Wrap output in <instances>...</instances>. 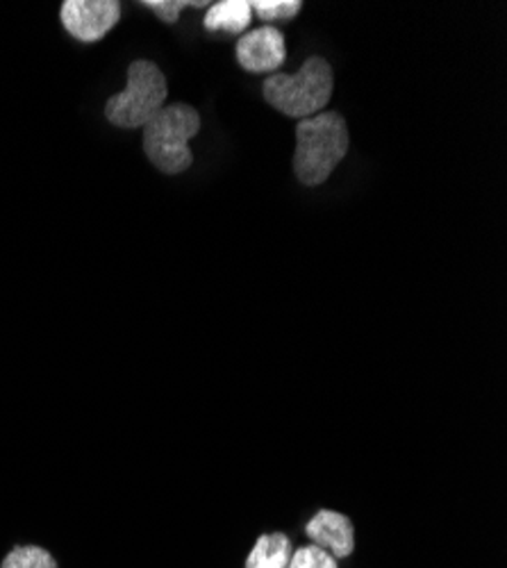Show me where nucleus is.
I'll return each mask as SVG.
<instances>
[{"label":"nucleus","instance_id":"obj_9","mask_svg":"<svg viewBox=\"0 0 507 568\" xmlns=\"http://www.w3.org/2000/svg\"><path fill=\"white\" fill-rule=\"evenodd\" d=\"M253 10L249 0H221L205 14V30L240 34L251 26Z\"/></svg>","mask_w":507,"mask_h":568},{"label":"nucleus","instance_id":"obj_10","mask_svg":"<svg viewBox=\"0 0 507 568\" xmlns=\"http://www.w3.org/2000/svg\"><path fill=\"white\" fill-rule=\"evenodd\" d=\"M0 568H58V559L41 546H17L6 555Z\"/></svg>","mask_w":507,"mask_h":568},{"label":"nucleus","instance_id":"obj_13","mask_svg":"<svg viewBox=\"0 0 507 568\" xmlns=\"http://www.w3.org/2000/svg\"><path fill=\"white\" fill-rule=\"evenodd\" d=\"M144 8L153 10L164 23H175L184 8H207V3H187V0H149Z\"/></svg>","mask_w":507,"mask_h":568},{"label":"nucleus","instance_id":"obj_4","mask_svg":"<svg viewBox=\"0 0 507 568\" xmlns=\"http://www.w3.org/2000/svg\"><path fill=\"white\" fill-rule=\"evenodd\" d=\"M169 84L155 62L136 60L128 67V84L105 105V116L112 125L134 130L144 128L164 105Z\"/></svg>","mask_w":507,"mask_h":568},{"label":"nucleus","instance_id":"obj_2","mask_svg":"<svg viewBox=\"0 0 507 568\" xmlns=\"http://www.w3.org/2000/svg\"><path fill=\"white\" fill-rule=\"evenodd\" d=\"M335 89L333 67L324 58H310L298 73H273L264 80L262 93L271 108L290 119H310L331 103Z\"/></svg>","mask_w":507,"mask_h":568},{"label":"nucleus","instance_id":"obj_6","mask_svg":"<svg viewBox=\"0 0 507 568\" xmlns=\"http://www.w3.org/2000/svg\"><path fill=\"white\" fill-rule=\"evenodd\" d=\"M285 60H287L285 34L278 28L262 26L240 37L237 62L244 71L271 73L275 69H281Z\"/></svg>","mask_w":507,"mask_h":568},{"label":"nucleus","instance_id":"obj_12","mask_svg":"<svg viewBox=\"0 0 507 568\" xmlns=\"http://www.w3.org/2000/svg\"><path fill=\"white\" fill-rule=\"evenodd\" d=\"M301 0H255L251 3V10L262 21H278V19H294L301 12Z\"/></svg>","mask_w":507,"mask_h":568},{"label":"nucleus","instance_id":"obj_5","mask_svg":"<svg viewBox=\"0 0 507 568\" xmlns=\"http://www.w3.org/2000/svg\"><path fill=\"white\" fill-rule=\"evenodd\" d=\"M60 19L64 30L80 43L101 41L121 19V3L116 0H67Z\"/></svg>","mask_w":507,"mask_h":568},{"label":"nucleus","instance_id":"obj_1","mask_svg":"<svg viewBox=\"0 0 507 568\" xmlns=\"http://www.w3.org/2000/svg\"><path fill=\"white\" fill-rule=\"evenodd\" d=\"M351 146L348 125L337 112H318L296 125L294 173L301 184H324Z\"/></svg>","mask_w":507,"mask_h":568},{"label":"nucleus","instance_id":"obj_8","mask_svg":"<svg viewBox=\"0 0 507 568\" xmlns=\"http://www.w3.org/2000/svg\"><path fill=\"white\" fill-rule=\"evenodd\" d=\"M294 544L285 532H264L253 544L244 568H287Z\"/></svg>","mask_w":507,"mask_h":568},{"label":"nucleus","instance_id":"obj_7","mask_svg":"<svg viewBox=\"0 0 507 568\" xmlns=\"http://www.w3.org/2000/svg\"><path fill=\"white\" fill-rule=\"evenodd\" d=\"M305 537L335 559H348L355 552L353 520L335 509H318L305 524Z\"/></svg>","mask_w":507,"mask_h":568},{"label":"nucleus","instance_id":"obj_11","mask_svg":"<svg viewBox=\"0 0 507 568\" xmlns=\"http://www.w3.org/2000/svg\"><path fill=\"white\" fill-rule=\"evenodd\" d=\"M287 568H339V559H335L328 550L314 544H305L294 548Z\"/></svg>","mask_w":507,"mask_h":568},{"label":"nucleus","instance_id":"obj_3","mask_svg":"<svg viewBox=\"0 0 507 568\" xmlns=\"http://www.w3.org/2000/svg\"><path fill=\"white\" fill-rule=\"evenodd\" d=\"M201 132V114L184 103L164 105L144 125V153L151 164L166 173L178 175L194 162L190 141Z\"/></svg>","mask_w":507,"mask_h":568}]
</instances>
